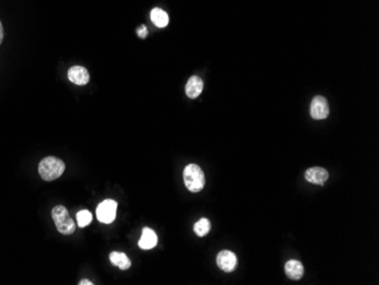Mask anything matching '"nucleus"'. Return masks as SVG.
<instances>
[{"mask_svg": "<svg viewBox=\"0 0 379 285\" xmlns=\"http://www.w3.org/2000/svg\"><path fill=\"white\" fill-rule=\"evenodd\" d=\"M64 161L57 157L49 156L43 158L39 164V174L44 181H55L64 174Z\"/></svg>", "mask_w": 379, "mask_h": 285, "instance_id": "obj_1", "label": "nucleus"}, {"mask_svg": "<svg viewBox=\"0 0 379 285\" xmlns=\"http://www.w3.org/2000/svg\"><path fill=\"white\" fill-rule=\"evenodd\" d=\"M202 90H204V82H202V80L199 76H191L187 81L186 87H185L186 96L191 99H196L197 97L200 96Z\"/></svg>", "mask_w": 379, "mask_h": 285, "instance_id": "obj_9", "label": "nucleus"}, {"mask_svg": "<svg viewBox=\"0 0 379 285\" xmlns=\"http://www.w3.org/2000/svg\"><path fill=\"white\" fill-rule=\"evenodd\" d=\"M110 261L121 270H126L131 267V260L124 252H111L109 255Z\"/></svg>", "mask_w": 379, "mask_h": 285, "instance_id": "obj_12", "label": "nucleus"}, {"mask_svg": "<svg viewBox=\"0 0 379 285\" xmlns=\"http://www.w3.org/2000/svg\"><path fill=\"white\" fill-rule=\"evenodd\" d=\"M217 265L222 270L231 273L236 268L237 258L236 255L229 250H223L217 256Z\"/></svg>", "mask_w": 379, "mask_h": 285, "instance_id": "obj_6", "label": "nucleus"}, {"mask_svg": "<svg viewBox=\"0 0 379 285\" xmlns=\"http://www.w3.org/2000/svg\"><path fill=\"white\" fill-rule=\"evenodd\" d=\"M52 219L55 221V225L58 232L65 235L73 234L75 232V223L69 215V210L64 206L53 207L51 211Z\"/></svg>", "mask_w": 379, "mask_h": 285, "instance_id": "obj_3", "label": "nucleus"}, {"mask_svg": "<svg viewBox=\"0 0 379 285\" xmlns=\"http://www.w3.org/2000/svg\"><path fill=\"white\" fill-rule=\"evenodd\" d=\"M310 114L313 120H325L329 115V106L326 99L317 96L312 99L310 107Z\"/></svg>", "mask_w": 379, "mask_h": 285, "instance_id": "obj_5", "label": "nucleus"}, {"mask_svg": "<svg viewBox=\"0 0 379 285\" xmlns=\"http://www.w3.org/2000/svg\"><path fill=\"white\" fill-rule=\"evenodd\" d=\"M183 178L185 187H186L190 192H200L205 188L206 178L204 170L200 168V166L196 164L187 165L184 168Z\"/></svg>", "mask_w": 379, "mask_h": 285, "instance_id": "obj_2", "label": "nucleus"}, {"mask_svg": "<svg viewBox=\"0 0 379 285\" xmlns=\"http://www.w3.org/2000/svg\"><path fill=\"white\" fill-rule=\"evenodd\" d=\"M79 284L80 285H92L93 283L91 282V280H89V279H82Z\"/></svg>", "mask_w": 379, "mask_h": 285, "instance_id": "obj_17", "label": "nucleus"}, {"mask_svg": "<svg viewBox=\"0 0 379 285\" xmlns=\"http://www.w3.org/2000/svg\"><path fill=\"white\" fill-rule=\"evenodd\" d=\"M3 39H4V29H3L2 22H0V44H2L3 42Z\"/></svg>", "mask_w": 379, "mask_h": 285, "instance_id": "obj_18", "label": "nucleus"}, {"mask_svg": "<svg viewBox=\"0 0 379 285\" xmlns=\"http://www.w3.org/2000/svg\"><path fill=\"white\" fill-rule=\"evenodd\" d=\"M210 227H211V224H210L209 219L201 218L200 220H198L197 223L195 224V229H193V230H195V232H196L198 237L202 238V237H205V235L209 233Z\"/></svg>", "mask_w": 379, "mask_h": 285, "instance_id": "obj_14", "label": "nucleus"}, {"mask_svg": "<svg viewBox=\"0 0 379 285\" xmlns=\"http://www.w3.org/2000/svg\"><path fill=\"white\" fill-rule=\"evenodd\" d=\"M67 75H69V80L72 83L78 84V85H85L90 81L89 72L83 66L71 67Z\"/></svg>", "mask_w": 379, "mask_h": 285, "instance_id": "obj_7", "label": "nucleus"}, {"mask_svg": "<svg viewBox=\"0 0 379 285\" xmlns=\"http://www.w3.org/2000/svg\"><path fill=\"white\" fill-rule=\"evenodd\" d=\"M117 202L111 199L102 201L97 208V217L103 224H111L116 218Z\"/></svg>", "mask_w": 379, "mask_h": 285, "instance_id": "obj_4", "label": "nucleus"}, {"mask_svg": "<svg viewBox=\"0 0 379 285\" xmlns=\"http://www.w3.org/2000/svg\"><path fill=\"white\" fill-rule=\"evenodd\" d=\"M157 234L151 229H143L141 239L139 241V247L143 250H150L157 246Z\"/></svg>", "mask_w": 379, "mask_h": 285, "instance_id": "obj_10", "label": "nucleus"}, {"mask_svg": "<svg viewBox=\"0 0 379 285\" xmlns=\"http://www.w3.org/2000/svg\"><path fill=\"white\" fill-rule=\"evenodd\" d=\"M329 178L328 172L323 167H312L305 172V180L309 183L324 185Z\"/></svg>", "mask_w": 379, "mask_h": 285, "instance_id": "obj_8", "label": "nucleus"}, {"mask_svg": "<svg viewBox=\"0 0 379 285\" xmlns=\"http://www.w3.org/2000/svg\"><path fill=\"white\" fill-rule=\"evenodd\" d=\"M76 220H78V225L80 227H85L92 221V215L89 210H80L76 215Z\"/></svg>", "mask_w": 379, "mask_h": 285, "instance_id": "obj_15", "label": "nucleus"}, {"mask_svg": "<svg viewBox=\"0 0 379 285\" xmlns=\"http://www.w3.org/2000/svg\"><path fill=\"white\" fill-rule=\"evenodd\" d=\"M150 16L152 23L158 26V28H165V26L168 25L169 17L167 15V13L160 10V8H153Z\"/></svg>", "mask_w": 379, "mask_h": 285, "instance_id": "obj_13", "label": "nucleus"}, {"mask_svg": "<svg viewBox=\"0 0 379 285\" xmlns=\"http://www.w3.org/2000/svg\"><path fill=\"white\" fill-rule=\"evenodd\" d=\"M285 273L288 278L291 279H301L304 274L303 265L297 260H290L285 264Z\"/></svg>", "mask_w": 379, "mask_h": 285, "instance_id": "obj_11", "label": "nucleus"}, {"mask_svg": "<svg viewBox=\"0 0 379 285\" xmlns=\"http://www.w3.org/2000/svg\"><path fill=\"white\" fill-rule=\"evenodd\" d=\"M138 34H139V37L141 38V39H144V38H146V37H147V34H148V30H147L146 26L142 25L141 28H140V29L138 30Z\"/></svg>", "mask_w": 379, "mask_h": 285, "instance_id": "obj_16", "label": "nucleus"}]
</instances>
